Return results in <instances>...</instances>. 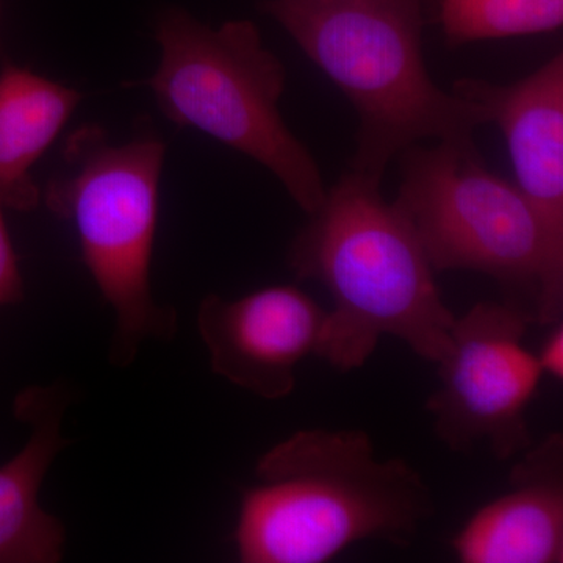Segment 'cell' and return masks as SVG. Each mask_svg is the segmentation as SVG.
Listing matches in <instances>:
<instances>
[{
  "instance_id": "6da1fadb",
  "label": "cell",
  "mask_w": 563,
  "mask_h": 563,
  "mask_svg": "<svg viewBox=\"0 0 563 563\" xmlns=\"http://www.w3.org/2000/svg\"><path fill=\"white\" fill-rule=\"evenodd\" d=\"M307 217L290 266L301 279L320 282L333 301L318 357L354 372L383 336H395L422 361H442L455 317L412 222L385 201L380 184L346 173Z\"/></svg>"
},
{
  "instance_id": "7a4b0ae2",
  "label": "cell",
  "mask_w": 563,
  "mask_h": 563,
  "mask_svg": "<svg viewBox=\"0 0 563 563\" xmlns=\"http://www.w3.org/2000/svg\"><path fill=\"white\" fill-rule=\"evenodd\" d=\"M255 474L235 529L244 563H324L365 540L406 548L435 515L420 472L401 457L379 461L363 431L292 433Z\"/></svg>"
},
{
  "instance_id": "3957f363",
  "label": "cell",
  "mask_w": 563,
  "mask_h": 563,
  "mask_svg": "<svg viewBox=\"0 0 563 563\" xmlns=\"http://www.w3.org/2000/svg\"><path fill=\"white\" fill-rule=\"evenodd\" d=\"M263 13L346 96L358 117L351 172L383 184L422 140L473 141L487 111L437 87L422 55V0H265Z\"/></svg>"
},
{
  "instance_id": "277c9868",
  "label": "cell",
  "mask_w": 563,
  "mask_h": 563,
  "mask_svg": "<svg viewBox=\"0 0 563 563\" xmlns=\"http://www.w3.org/2000/svg\"><path fill=\"white\" fill-rule=\"evenodd\" d=\"M155 36L161 65L147 84L163 114L261 163L312 214L328 190L312 154L282 118L287 74L257 25L240 20L213 29L169 9Z\"/></svg>"
},
{
  "instance_id": "5b68a950",
  "label": "cell",
  "mask_w": 563,
  "mask_h": 563,
  "mask_svg": "<svg viewBox=\"0 0 563 563\" xmlns=\"http://www.w3.org/2000/svg\"><path fill=\"white\" fill-rule=\"evenodd\" d=\"M396 206L412 222L433 272H474L503 288V302L531 324L562 321L539 222L515 184L488 172L473 141H437L402 152Z\"/></svg>"
},
{
  "instance_id": "8992f818",
  "label": "cell",
  "mask_w": 563,
  "mask_h": 563,
  "mask_svg": "<svg viewBox=\"0 0 563 563\" xmlns=\"http://www.w3.org/2000/svg\"><path fill=\"white\" fill-rule=\"evenodd\" d=\"M63 157L66 169L47 184L44 202L76 229L85 265L117 318L111 361L128 366L146 340L176 332V314L151 288L165 144H113L102 129L84 125Z\"/></svg>"
},
{
  "instance_id": "52a82bcc",
  "label": "cell",
  "mask_w": 563,
  "mask_h": 563,
  "mask_svg": "<svg viewBox=\"0 0 563 563\" xmlns=\"http://www.w3.org/2000/svg\"><path fill=\"white\" fill-rule=\"evenodd\" d=\"M531 322L506 302H479L455 318L450 352L437 363L440 385L426 410L433 432L454 453L487 443L498 461L533 443L526 409L542 369L526 350Z\"/></svg>"
},
{
  "instance_id": "ba28073f",
  "label": "cell",
  "mask_w": 563,
  "mask_h": 563,
  "mask_svg": "<svg viewBox=\"0 0 563 563\" xmlns=\"http://www.w3.org/2000/svg\"><path fill=\"white\" fill-rule=\"evenodd\" d=\"M325 318L306 291L277 285L233 301L207 296L198 329L218 376L274 401L291 395L299 363L317 355Z\"/></svg>"
},
{
  "instance_id": "9c48e42d",
  "label": "cell",
  "mask_w": 563,
  "mask_h": 563,
  "mask_svg": "<svg viewBox=\"0 0 563 563\" xmlns=\"http://www.w3.org/2000/svg\"><path fill=\"white\" fill-rule=\"evenodd\" d=\"M454 92L484 107L501 129L515 187L536 214L551 269L563 282V55L514 84L462 79Z\"/></svg>"
},
{
  "instance_id": "30bf717a",
  "label": "cell",
  "mask_w": 563,
  "mask_h": 563,
  "mask_svg": "<svg viewBox=\"0 0 563 563\" xmlns=\"http://www.w3.org/2000/svg\"><path fill=\"white\" fill-rule=\"evenodd\" d=\"M510 472V490L485 504L454 537L462 563L563 562V435L531 444Z\"/></svg>"
},
{
  "instance_id": "8fae6325",
  "label": "cell",
  "mask_w": 563,
  "mask_h": 563,
  "mask_svg": "<svg viewBox=\"0 0 563 563\" xmlns=\"http://www.w3.org/2000/svg\"><path fill=\"white\" fill-rule=\"evenodd\" d=\"M69 395L60 385L18 395L14 413L31 429L20 453L0 466V563H55L63 558L62 521L40 504L41 487L66 446L63 417Z\"/></svg>"
},
{
  "instance_id": "7c38bea8",
  "label": "cell",
  "mask_w": 563,
  "mask_h": 563,
  "mask_svg": "<svg viewBox=\"0 0 563 563\" xmlns=\"http://www.w3.org/2000/svg\"><path fill=\"white\" fill-rule=\"evenodd\" d=\"M80 95L9 65L0 73V207L31 211L41 202L32 168L60 135Z\"/></svg>"
},
{
  "instance_id": "4fadbf2b",
  "label": "cell",
  "mask_w": 563,
  "mask_h": 563,
  "mask_svg": "<svg viewBox=\"0 0 563 563\" xmlns=\"http://www.w3.org/2000/svg\"><path fill=\"white\" fill-rule=\"evenodd\" d=\"M440 22L453 44L554 32L563 0H440Z\"/></svg>"
},
{
  "instance_id": "5bb4252c",
  "label": "cell",
  "mask_w": 563,
  "mask_h": 563,
  "mask_svg": "<svg viewBox=\"0 0 563 563\" xmlns=\"http://www.w3.org/2000/svg\"><path fill=\"white\" fill-rule=\"evenodd\" d=\"M24 298V287L16 252L11 244L9 229L0 207V307L18 303Z\"/></svg>"
},
{
  "instance_id": "9a60e30c",
  "label": "cell",
  "mask_w": 563,
  "mask_h": 563,
  "mask_svg": "<svg viewBox=\"0 0 563 563\" xmlns=\"http://www.w3.org/2000/svg\"><path fill=\"white\" fill-rule=\"evenodd\" d=\"M553 331L548 333L547 339L536 354L543 376L562 383L563 379V325L562 321L551 325Z\"/></svg>"
}]
</instances>
